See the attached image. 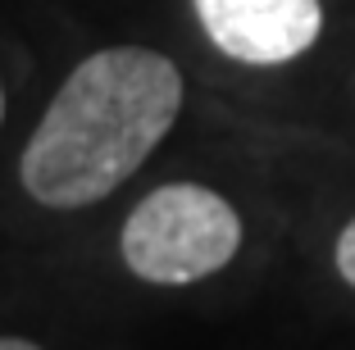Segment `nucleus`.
Returning <instances> with one entry per match:
<instances>
[{"mask_svg":"<svg viewBox=\"0 0 355 350\" xmlns=\"http://www.w3.org/2000/svg\"><path fill=\"white\" fill-rule=\"evenodd\" d=\"M182 114V69L146 46H110L78 64L32 128L19 177L37 205L87 209L114 196Z\"/></svg>","mask_w":355,"mask_h":350,"instance_id":"obj_1","label":"nucleus"},{"mask_svg":"<svg viewBox=\"0 0 355 350\" xmlns=\"http://www.w3.org/2000/svg\"><path fill=\"white\" fill-rule=\"evenodd\" d=\"M241 250V214L200 182H164L123 218L119 255L150 287H191L214 278Z\"/></svg>","mask_w":355,"mask_h":350,"instance_id":"obj_2","label":"nucleus"},{"mask_svg":"<svg viewBox=\"0 0 355 350\" xmlns=\"http://www.w3.org/2000/svg\"><path fill=\"white\" fill-rule=\"evenodd\" d=\"M191 10L209 42L251 69L301 60L324 32L319 0H191Z\"/></svg>","mask_w":355,"mask_h":350,"instance_id":"obj_3","label":"nucleus"},{"mask_svg":"<svg viewBox=\"0 0 355 350\" xmlns=\"http://www.w3.org/2000/svg\"><path fill=\"white\" fill-rule=\"evenodd\" d=\"M333 264H337V273H342V282H346V287H355V218L342 227V232H337Z\"/></svg>","mask_w":355,"mask_h":350,"instance_id":"obj_4","label":"nucleus"},{"mask_svg":"<svg viewBox=\"0 0 355 350\" xmlns=\"http://www.w3.org/2000/svg\"><path fill=\"white\" fill-rule=\"evenodd\" d=\"M0 350H42V346L28 337H0Z\"/></svg>","mask_w":355,"mask_h":350,"instance_id":"obj_5","label":"nucleus"},{"mask_svg":"<svg viewBox=\"0 0 355 350\" xmlns=\"http://www.w3.org/2000/svg\"><path fill=\"white\" fill-rule=\"evenodd\" d=\"M0 123H5V87H0Z\"/></svg>","mask_w":355,"mask_h":350,"instance_id":"obj_6","label":"nucleus"}]
</instances>
